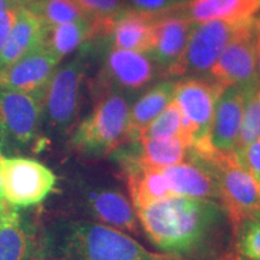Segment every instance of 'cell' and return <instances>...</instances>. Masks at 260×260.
I'll use <instances>...</instances> for the list:
<instances>
[{"instance_id": "6da1fadb", "label": "cell", "mask_w": 260, "mask_h": 260, "mask_svg": "<svg viewBox=\"0 0 260 260\" xmlns=\"http://www.w3.org/2000/svg\"><path fill=\"white\" fill-rule=\"evenodd\" d=\"M144 232L165 254L181 260H240L235 230L217 200L175 197L136 210Z\"/></svg>"}, {"instance_id": "7a4b0ae2", "label": "cell", "mask_w": 260, "mask_h": 260, "mask_svg": "<svg viewBox=\"0 0 260 260\" xmlns=\"http://www.w3.org/2000/svg\"><path fill=\"white\" fill-rule=\"evenodd\" d=\"M94 100L92 112L74 129L70 146L84 158L100 159L128 142L130 105L124 93L117 89Z\"/></svg>"}, {"instance_id": "3957f363", "label": "cell", "mask_w": 260, "mask_h": 260, "mask_svg": "<svg viewBox=\"0 0 260 260\" xmlns=\"http://www.w3.org/2000/svg\"><path fill=\"white\" fill-rule=\"evenodd\" d=\"M57 249L63 260H151L154 254L121 230L89 220L64 226Z\"/></svg>"}, {"instance_id": "277c9868", "label": "cell", "mask_w": 260, "mask_h": 260, "mask_svg": "<svg viewBox=\"0 0 260 260\" xmlns=\"http://www.w3.org/2000/svg\"><path fill=\"white\" fill-rule=\"evenodd\" d=\"M191 159L205 165L216 178L219 203L226 211L234 230L245 219L259 216L260 186L243 167L236 152L213 151L206 157Z\"/></svg>"}, {"instance_id": "5b68a950", "label": "cell", "mask_w": 260, "mask_h": 260, "mask_svg": "<svg viewBox=\"0 0 260 260\" xmlns=\"http://www.w3.org/2000/svg\"><path fill=\"white\" fill-rule=\"evenodd\" d=\"M88 52L83 48L74 59L57 68L44 95V121L60 135L74 132L80 112L81 87L87 70Z\"/></svg>"}, {"instance_id": "8992f818", "label": "cell", "mask_w": 260, "mask_h": 260, "mask_svg": "<svg viewBox=\"0 0 260 260\" xmlns=\"http://www.w3.org/2000/svg\"><path fill=\"white\" fill-rule=\"evenodd\" d=\"M44 122V100L22 90L0 87V147L19 153L34 149Z\"/></svg>"}, {"instance_id": "52a82bcc", "label": "cell", "mask_w": 260, "mask_h": 260, "mask_svg": "<svg viewBox=\"0 0 260 260\" xmlns=\"http://www.w3.org/2000/svg\"><path fill=\"white\" fill-rule=\"evenodd\" d=\"M224 88L212 79L203 77L190 76L176 82L174 100L195 128L189 147L193 157H206L214 151L211 144V129L216 104Z\"/></svg>"}, {"instance_id": "ba28073f", "label": "cell", "mask_w": 260, "mask_h": 260, "mask_svg": "<svg viewBox=\"0 0 260 260\" xmlns=\"http://www.w3.org/2000/svg\"><path fill=\"white\" fill-rule=\"evenodd\" d=\"M246 22L209 21L194 23L183 54L165 73L164 77H190L210 71Z\"/></svg>"}, {"instance_id": "9c48e42d", "label": "cell", "mask_w": 260, "mask_h": 260, "mask_svg": "<svg viewBox=\"0 0 260 260\" xmlns=\"http://www.w3.org/2000/svg\"><path fill=\"white\" fill-rule=\"evenodd\" d=\"M258 18L247 21L211 68V79L223 87H237L247 96L259 88L256 68Z\"/></svg>"}, {"instance_id": "30bf717a", "label": "cell", "mask_w": 260, "mask_h": 260, "mask_svg": "<svg viewBox=\"0 0 260 260\" xmlns=\"http://www.w3.org/2000/svg\"><path fill=\"white\" fill-rule=\"evenodd\" d=\"M0 188L3 199L15 207L40 204L56 186L53 171L34 159L12 157L0 159Z\"/></svg>"}, {"instance_id": "8fae6325", "label": "cell", "mask_w": 260, "mask_h": 260, "mask_svg": "<svg viewBox=\"0 0 260 260\" xmlns=\"http://www.w3.org/2000/svg\"><path fill=\"white\" fill-rule=\"evenodd\" d=\"M155 67L145 53L111 47L103 68L90 82L92 95L96 98L111 89L125 93L145 88L157 76Z\"/></svg>"}, {"instance_id": "7c38bea8", "label": "cell", "mask_w": 260, "mask_h": 260, "mask_svg": "<svg viewBox=\"0 0 260 260\" xmlns=\"http://www.w3.org/2000/svg\"><path fill=\"white\" fill-rule=\"evenodd\" d=\"M60 60L46 42H41L0 71V87L30 93L44 100L47 84Z\"/></svg>"}, {"instance_id": "4fadbf2b", "label": "cell", "mask_w": 260, "mask_h": 260, "mask_svg": "<svg viewBox=\"0 0 260 260\" xmlns=\"http://www.w3.org/2000/svg\"><path fill=\"white\" fill-rule=\"evenodd\" d=\"M193 27L194 22L178 15L175 10L157 16L148 54L162 77L183 54Z\"/></svg>"}, {"instance_id": "5bb4252c", "label": "cell", "mask_w": 260, "mask_h": 260, "mask_svg": "<svg viewBox=\"0 0 260 260\" xmlns=\"http://www.w3.org/2000/svg\"><path fill=\"white\" fill-rule=\"evenodd\" d=\"M83 205L98 222L121 232L138 234L134 205L119 190L103 187L84 189Z\"/></svg>"}, {"instance_id": "9a60e30c", "label": "cell", "mask_w": 260, "mask_h": 260, "mask_svg": "<svg viewBox=\"0 0 260 260\" xmlns=\"http://www.w3.org/2000/svg\"><path fill=\"white\" fill-rule=\"evenodd\" d=\"M247 95L237 87H225L214 109L211 144L214 151L235 152Z\"/></svg>"}, {"instance_id": "2e32d148", "label": "cell", "mask_w": 260, "mask_h": 260, "mask_svg": "<svg viewBox=\"0 0 260 260\" xmlns=\"http://www.w3.org/2000/svg\"><path fill=\"white\" fill-rule=\"evenodd\" d=\"M157 16L128 8L110 22L100 39H105L113 48L148 53Z\"/></svg>"}, {"instance_id": "e0dca14e", "label": "cell", "mask_w": 260, "mask_h": 260, "mask_svg": "<svg viewBox=\"0 0 260 260\" xmlns=\"http://www.w3.org/2000/svg\"><path fill=\"white\" fill-rule=\"evenodd\" d=\"M121 165L135 210L175 197L162 169L140 164L134 153L128 155L122 153Z\"/></svg>"}, {"instance_id": "ac0fdd59", "label": "cell", "mask_w": 260, "mask_h": 260, "mask_svg": "<svg viewBox=\"0 0 260 260\" xmlns=\"http://www.w3.org/2000/svg\"><path fill=\"white\" fill-rule=\"evenodd\" d=\"M30 224L12 206L0 201V260H29L34 251Z\"/></svg>"}, {"instance_id": "d6986e66", "label": "cell", "mask_w": 260, "mask_h": 260, "mask_svg": "<svg viewBox=\"0 0 260 260\" xmlns=\"http://www.w3.org/2000/svg\"><path fill=\"white\" fill-rule=\"evenodd\" d=\"M259 0H190L174 10L194 23L209 21L243 22L255 17Z\"/></svg>"}, {"instance_id": "ffe728a7", "label": "cell", "mask_w": 260, "mask_h": 260, "mask_svg": "<svg viewBox=\"0 0 260 260\" xmlns=\"http://www.w3.org/2000/svg\"><path fill=\"white\" fill-rule=\"evenodd\" d=\"M48 29L30 10L17 8L15 24L5 46L0 51V71L46 40Z\"/></svg>"}, {"instance_id": "44dd1931", "label": "cell", "mask_w": 260, "mask_h": 260, "mask_svg": "<svg viewBox=\"0 0 260 260\" xmlns=\"http://www.w3.org/2000/svg\"><path fill=\"white\" fill-rule=\"evenodd\" d=\"M162 172L175 195L195 199L219 200L216 178L209 169L194 159L162 169Z\"/></svg>"}, {"instance_id": "7402d4cb", "label": "cell", "mask_w": 260, "mask_h": 260, "mask_svg": "<svg viewBox=\"0 0 260 260\" xmlns=\"http://www.w3.org/2000/svg\"><path fill=\"white\" fill-rule=\"evenodd\" d=\"M176 82L164 81L149 88L130 107L128 123V141H138L146 126L174 99Z\"/></svg>"}, {"instance_id": "603a6c76", "label": "cell", "mask_w": 260, "mask_h": 260, "mask_svg": "<svg viewBox=\"0 0 260 260\" xmlns=\"http://www.w3.org/2000/svg\"><path fill=\"white\" fill-rule=\"evenodd\" d=\"M140 153H134L136 160L145 167L167 169L183 161L189 149L181 138L162 140H139Z\"/></svg>"}, {"instance_id": "cb8c5ba5", "label": "cell", "mask_w": 260, "mask_h": 260, "mask_svg": "<svg viewBox=\"0 0 260 260\" xmlns=\"http://www.w3.org/2000/svg\"><path fill=\"white\" fill-rule=\"evenodd\" d=\"M95 38V27L88 18L48 29L45 42L60 59Z\"/></svg>"}, {"instance_id": "d4e9b609", "label": "cell", "mask_w": 260, "mask_h": 260, "mask_svg": "<svg viewBox=\"0 0 260 260\" xmlns=\"http://www.w3.org/2000/svg\"><path fill=\"white\" fill-rule=\"evenodd\" d=\"M28 10L48 28L87 18L75 0H37Z\"/></svg>"}, {"instance_id": "484cf974", "label": "cell", "mask_w": 260, "mask_h": 260, "mask_svg": "<svg viewBox=\"0 0 260 260\" xmlns=\"http://www.w3.org/2000/svg\"><path fill=\"white\" fill-rule=\"evenodd\" d=\"M182 116L183 115L180 106L172 99L169 105L142 130L139 140L182 139Z\"/></svg>"}, {"instance_id": "4316f807", "label": "cell", "mask_w": 260, "mask_h": 260, "mask_svg": "<svg viewBox=\"0 0 260 260\" xmlns=\"http://www.w3.org/2000/svg\"><path fill=\"white\" fill-rule=\"evenodd\" d=\"M77 5L93 22L95 27V38H100L105 31L107 24L116 16L129 8L126 0H75Z\"/></svg>"}, {"instance_id": "83f0119b", "label": "cell", "mask_w": 260, "mask_h": 260, "mask_svg": "<svg viewBox=\"0 0 260 260\" xmlns=\"http://www.w3.org/2000/svg\"><path fill=\"white\" fill-rule=\"evenodd\" d=\"M260 138V87L247 96L236 153H240Z\"/></svg>"}, {"instance_id": "f1b7e54d", "label": "cell", "mask_w": 260, "mask_h": 260, "mask_svg": "<svg viewBox=\"0 0 260 260\" xmlns=\"http://www.w3.org/2000/svg\"><path fill=\"white\" fill-rule=\"evenodd\" d=\"M235 245L241 259L260 260V214L245 219L236 228Z\"/></svg>"}, {"instance_id": "f546056e", "label": "cell", "mask_w": 260, "mask_h": 260, "mask_svg": "<svg viewBox=\"0 0 260 260\" xmlns=\"http://www.w3.org/2000/svg\"><path fill=\"white\" fill-rule=\"evenodd\" d=\"M126 3L130 9L151 15L164 14L181 5L178 0H126Z\"/></svg>"}, {"instance_id": "4dcf8cb0", "label": "cell", "mask_w": 260, "mask_h": 260, "mask_svg": "<svg viewBox=\"0 0 260 260\" xmlns=\"http://www.w3.org/2000/svg\"><path fill=\"white\" fill-rule=\"evenodd\" d=\"M240 161L253 175L260 186V138L242 152L237 153Z\"/></svg>"}, {"instance_id": "1f68e13d", "label": "cell", "mask_w": 260, "mask_h": 260, "mask_svg": "<svg viewBox=\"0 0 260 260\" xmlns=\"http://www.w3.org/2000/svg\"><path fill=\"white\" fill-rule=\"evenodd\" d=\"M16 11H17V8L6 10L0 14V51L5 46L10 37V32H11L12 27L15 24Z\"/></svg>"}, {"instance_id": "d6a6232c", "label": "cell", "mask_w": 260, "mask_h": 260, "mask_svg": "<svg viewBox=\"0 0 260 260\" xmlns=\"http://www.w3.org/2000/svg\"><path fill=\"white\" fill-rule=\"evenodd\" d=\"M16 8H17V6H15V4L11 0H0V14L6 11V10H11Z\"/></svg>"}, {"instance_id": "836d02e7", "label": "cell", "mask_w": 260, "mask_h": 260, "mask_svg": "<svg viewBox=\"0 0 260 260\" xmlns=\"http://www.w3.org/2000/svg\"><path fill=\"white\" fill-rule=\"evenodd\" d=\"M12 3H14L15 6H17V8H25L28 9L29 6L31 4H34L37 0H11Z\"/></svg>"}, {"instance_id": "e575fe53", "label": "cell", "mask_w": 260, "mask_h": 260, "mask_svg": "<svg viewBox=\"0 0 260 260\" xmlns=\"http://www.w3.org/2000/svg\"><path fill=\"white\" fill-rule=\"evenodd\" d=\"M256 68H258V81L260 87V37L258 32V44H256Z\"/></svg>"}, {"instance_id": "d590c367", "label": "cell", "mask_w": 260, "mask_h": 260, "mask_svg": "<svg viewBox=\"0 0 260 260\" xmlns=\"http://www.w3.org/2000/svg\"><path fill=\"white\" fill-rule=\"evenodd\" d=\"M151 260H181V259L176 258V256L165 254V253H161V254H155L154 253Z\"/></svg>"}, {"instance_id": "8d00e7d4", "label": "cell", "mask_w": 260, "mask_h": 260, "mask_svg": "<svg viewBox=\"0 0 260 260\" xmlns=\"http://www.w3.org/2000/svg\"><path fill=\"white\" fill-rule=\"evenodd\" d=\"M0 159H2V157H0ZM0 182H2V176H0ZM3 200V195H2V188H0V201Z\"/></svg>"}, {"instance_id": "74e56055", "label": "cell", "mask_w": 260, "mask_h": 260, "mask_svg": "<svg viewBox=\"0 0 260 260\" xmlns=\"http://www.w3.org/2000/svg\"><path fill=\"white\" fill-rule=\"evenodd\" d=\"M0 157H2V147H0Z\"/></svg>"}, {"instance_id": "f35d334b", "label": "cell", "mask_w": 260, "mask_h": 260, "mask_svg": "<svg viewBox=\"0 0 260 260\" xmlns=\"http://www.w3.org/2000/svg\"><path fill=\"white\" fill-rule=\"evenodd\" d=\"M240 260H243V259H240Z\"/></svg>"}, {"instance_id": "ab89813d", "label": "cell", "mask_w": 260, "mask_h": 260, "mask_svg": "<svg viewBox=\"0 0 260 260\" xmlns=\"http://www.w3.org/2000/svg\"><path fill=\"white\" fill-rule=\"evenodd\" d=\"M259 2H260V0H259Z\"/></svg>"}]
</instances>
